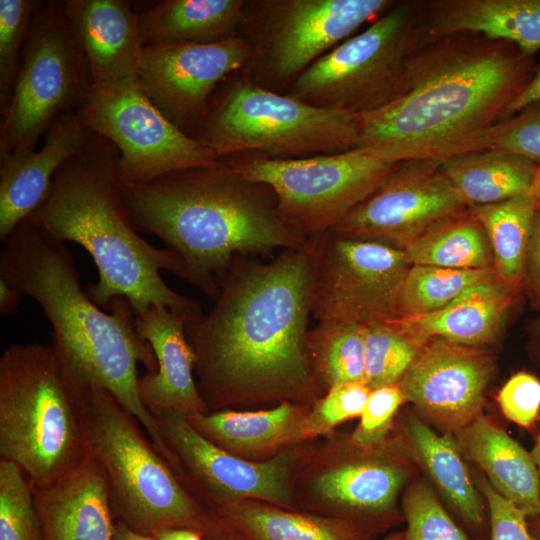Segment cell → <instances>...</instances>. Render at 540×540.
<instances>
[{
  "mask_svg": "<svg viewBox=\"0 0 540 540\" xmlns=\"http://www.w3.org/2000/svg\"><path fill=\"white\" fill-rule=\"evenodd\" d=\"M321 237L269 262L236 257L212 310L186 323L205 403L316 397L307 336Z\"/></svg>",
  "mask_w": 540,
  "mask_h": 540,
  "instance_id": "obj_1",
  "label": "cell"
},
{
  "mask_svg": "<svg viewBox=\"0 0 540 540\" xmlns=\"http://www.w3.org/2000/svg\"><path fill=\"white\" fill-rule=\"evenodd\" d=\"M535 66L534 56L516 45L475 33L419 46L395 98L358 115L359 147L394 163L488 149Z\"/></svg>",
  "mask_w": 540,
  "mask_h": 540,
  "instance_id": "obj_2",
  "label": "cell"
},
{
  "mask_svg": "<svg viewBox=\"0 0 540 540\" xmlns=\"http://www.w3.org/2000/svg\"><path fill=\"white\" fill-rule=\"evenodd\" d=\"M120 193L134 229L163 241L183 263L181 279L213 300L236 257L297 249L308 240L283 218L268 186L225 159L142 184L120 183Z\"/></svg>",
  "mask_w": 540,
  "mask_h": 540,
  "instance_id": "obj_3",
  "label": "cell"
},
{
  "mask_svg": "<svg viewBox=\"0 0 540 540\" xmlns=\"http://www.w3.org/2000/svg\"><path fill=\"white\" fill-rule=\"evenodd\" d=\"M0 278L33 298L52 327L51 345L79 383L107 390L146 431L158 452L173 464L156 419L138 395V364L154 373L157 360L139 335L126 298L104 310L81 288L78 270L65 243L24 220L3 242Z\"/></svg>",
  "mask_w": 540,
  "mask_h": 540,
  "instance_id": "obj_4",
  "label": "cell"
},
{
  "mask_svg": "<svg viewBox=\"0 0 540 540\" xmlns=\"http://www.w3.org/2000/svg\"><path fill=\"white\" fill-rule=\"evenodd\" d=\"M119 151L94 133L56 171L50 191L26 219L51 238L75 242L92 257L98 281L86 294L107 310L115 298H126L135 313L164 306L187 323L205 314L200 304L171 289L165 270L182 278L183 263L168 248L148 243L132 226L123 206L116 173Z\"/></svg>",
  "mask_w": 540,
  "mask_h": 540,
  "instance_id": "obj_5",
  "label": "cell"
},
{
  "mask_svg": "<svg viewBox=\"0 0 540 540\" xmlns=\"http://www.w3.org/2000/svg\"><path fill=\"white\" fill-rule=\"evenodd\" d=\"M87 453L79 387L54 347L10 344L0 357V459L16 463L39 488Z\"/></svg>",
  "mask_w": 540,
  "mask_h": 540,
  "instance_id": "obj_6",
  "label": "cell"
},
{
  "mask_svg": "<svg viewBox=\"0 0 540 540\" xmlns=\"http://www.w3.org/2000/svg\"><path fill=\"white\" fill-rule=\"evenodd\" d=\"M77 384L86 446L105 473L118 521L149 536L164 528L210 529V518L138 420L101 386Z\"/></svg>",
  "mask_w": 540,
  "mask_h": 540,
  "instance_id": "obj_7",
  "label": "cell"
},
{
  "mask_svg": "<svg viewBox=\"0 0 540 540\" xmlns=\"http://www.w3.org/2000/svg\"><path fill=\"white\" fill-rule=\"evenodd\" d=\"M191 137L219 159L243 153L302 158L341 153L360 144L358 115L310 105L261 87L246 75L212 97Z\"/></svg>",
  "mask_w": 540,
  "mask_h": 540,
  "instance_id": "obj_8",
  "label": "cell"
},
{
  "mask_svg": "<svg viewBox=\"0 0 540 540\" xmlns=\"http://www.w3.org/2000/svg\"><path fill=\"white\" fill-rule=\"evenodd\" d=\"M91 88L88 61L64 1H38L12 96L1 114L0 157L33 150L52 121L79 108Z\"/></svg>",
  "mask_w": 540,
  "mask_h": 540,
  "instance_id": "obj_9",
  "label": "cell"
},
{
  "mask_svg": "<svg viewBox=\"0 0 540 540\" xmlns=\"http://www.w3.org/2000/svg\"><path fill=\"white\" fill-rule=\"evenodd\" d=\"M418 41L417 0L396 1L309 66L285 94L316 107L369 113L395 98Z\"/></svg>",
  "mask_w": 540,
  "mask_h": 540,
  "instance_id": "obj_10",
  "label": "cell"
},
{
  "mask_svg": "<svg viewBox=\"0 0 540 540\" xmlns=\"http://www.w3.org/2000/svg\"><path fill=\"white\" fill-rule=\"evenodd\" d=\"M394 0L247 1L239 36L257 54L246 76L279 92L315 61L389 10ZM245 67V68H246Z\"/></svg>",
  "mask_w": 540,
  "mask_h": 540,
  "instance_id": "obj_11",
  "label": "cell"
},
{
  "mask_svg": "<svg viewBox=\"0 0 540 540\" xmlns=\"http://www.w3.org/2000/svg\"><path fill=\"white\" fill-rule=\"evenodd\" d=\"M227 161L268 186L283 218L306 239L332 230L398 164L363 147L302 158L232 156Z\"/></svg>",
  "mask_w": 540,
  "mask_h": 540,
  "instance_id": "obj_12",
  "label": "cell"
},
{
  "mask_svg": "<svg viewBox=\"0 0 540 540\" xmlns=\"http://www.w3.org/2000/svg\"><path fill=\"white\" fill-rule=\"evenodd\" d=\"M79 113L92 132L118 149L116 173L123 185L168 173L218 164L216 154L167 120L137 79L92 85Z\"/></svg>",
  "mask_w": 540,
  "mask_h": 540,
  "instance_id": "obj_13",
  "label": "cell"
},
{
  "mask_svg": "<svg viewBox=\"0 0 540 540\" xmlns=\"http://www.w3.org/2000/svg\"><path fill=\"white\" fill-rule=\"evenodd\" d=\"M411 266L404 250L334 231L321 237L311 317L370 325L398 319V299Z\"/></svg>",
  "mask_w": 540,
  "mask_h": 540,
  "instance_id": "obj_14",
  "label": "cell"
},
{
  "mask_svg": "<svg viewBox=\"0 0 540 540\" xmlns=\"http://www.w3.org/2000/svg\"><path fill=\"white\" fill-rule=\"evenodd\" d=\"M469 207L438 160L400 162L379 187L330 231L404 249Z\"/></svg>",
  "mask_w": 540,
  "mask_h": 540,
  "instance_id": "obj_15",
  "label": "cell"
},
{
  "mask_svg": "<svg viewBox=\"0 0 540 540\" xmlns=\"http://www.w3.org/2000/svg\"><path fill=\"white\" fill-rule=\"evenodd\" d=\"M256 54L255 46L241 36L211 44L145 46L137 81L160 113L191 136L220 82L244 69Z\"/></svg>",
  "mask_w": 540,
  "mask_h": 540,
  "instance_id": "obj_16",
  "label": "cell"
},
{
  "mask_svg": "<svg viewBox=\"0 0 540 540\" xmlns=\"http://www.w3.org/2000/svg\"><path fill=\"white\" fill-rule=\"evenodd\" d=\"M494 372L485 347L429 339L398 386L420 418L453 434L482 414Z\"/></svg>",
  "mask_w": 540,
  "mask_h": 540,
  "instance_id": "obj_17",
  "label": "cell"
},
{
  "mask_svg": "<svg viewBox=\"0 0 540 540\" xmlns=\"http://www.w3.org/2000/svg\"><path fill=\"white\" fill-rule=\"evenodd\" d=\"M155 419L176 460L219 506L249 499L290 504L293 455L281 453L264 462L247 461L213 444L176 411L164 412Z\"/></svg>",
  "mask_w": 540,
  "mask_h": 540,
  "instance_id": "obj_18",
  "label": "cell"
},
{
  "mask_svg": "<svg viewBox=\"0 0 540 540\" xmlns=\"http://www.w3.org/2000/svg\"><path fill=\"white\" fill-rule=\"evenodd\" d=\"M79 108L59 114L35 151L0 157V239L2 243L47 197L59 167L94 135Z\"/></svg>",
  "mask_w": 540,
  "mask_h": 540,
  "instance_id": "obj_19",
  "label": "cell"
},
{
  "mask_svg": "<svg viewBox=\"0 0 540 540\" xmlns=\"http://www.w3.org/2000/svg\"><path fill=\"white\" fill-rule=\"evenodd\" d=\"M186 323V318L164 306L135 313L136 329L157 360L156 371L138 379L139 398L154 418L168 411L184 417L207 412L193 378L195 355L186 338Z\"/></svg>",
  "mask_w": 540,
  "mask_h": 540,
  "instance_id": "obj_20",
  "label": "cell"
},
{
  "mask_svg": "<svg viewBox=\"0 0 540 540\" xmlns=\"http://www.w3.org/2000/svg\"><path fill=\"white\" fill-rule=\"evenodd\" d=\"M32 489L42 540H113L116 522L109 486L89 451L69 473Z\"/></svg>",
  "mask_w": 540,
  "mask_h": 540,
  "instance_id": "obj_21",
  "label": "cell"
},
{
  "mask_svg": "<svg viewBox=\"0 0 540 540\" xmlns=\"http://www.w3.org/2000/svg\"><path fill=\"white\" fill-rule=\"evenodd\" d=\"M124 0H65L64 9L88 61L92 85L136 80L144 45L138 14Z\"/></svg>",
  "mask_w": 540,
  "mask_h": 540,
  "instance_id": "obj_22",
  "label": "cell"
},
{
  "mask_svg": "<svg viewBox=\"0 0 540 540\" xmlns=\"http://www.w3.org/2000/svg\"><path fill=\"white\" fill-rule=\"evenodd\" d=\"M422 46L455 33L502 40L534 56L540 50V0H417Z\"/></svg>",
  "mask_w": 540,
  "mask_h": 540,
  "instance_id": "obj_23",
  "label": "cell"
},
{
  "mask_svg": "<svg viewBox=\"0 0 540 540\" xmlns=\"http://www.w3.org/2000/svg\"><path fill=\"white\" fill-rule=\"evenodd\" d=\"M452 436L502 497L527 517L540 516V477L530 452L483 414Z\"/></svg>",
  "mask_w": 540,
  "mask_h": 540,
  "instance_id": "obj_24",
  "label": "cell"
},
{
  "mask_svg": "<svg viewBox=\"0 0 540 540\" xmlns=\"http://www.w3.org/2000/svg\"><path fill=\"white\" fill-rule=\"evenodd\" d=\"M410 469L402 458L374 455L320 473L313 490L324 502L354 516L393 521L398 495Z\"/></svg>",
  "mask_w": 540,
  "mask_h": 540,
  "instance_id": "obj_25",
  "label": "cell"
},
{
  "mask_svg": "<svg viewBox=\"0 0 540 540\" xmlns=\"http://www.w3.org/2000/svg\"><path fill=\"white\" fill-rule=\"evenodd\" d=\"M514 292L495 276L468 288L437 312L390 323L423 340L485 347L499 335Z\"/></svg>",
  "mask_w": 540,
  "mask_h": 540,
  "instance_id": "obj_26",
  "label": "cell"
},
{
  "mask_svg": "<svg viewBox=\"0 0 540 540\" xmlns=\"http://www.w3.org/2000/svg\"><path fill=\"white\" fill-rule=\"evenodd\" d=\"M247 0H162L137 10L145 46L211 44L239 36Z\"/></svg>",
  "mask_w": 540,
  "mask_h": 540,
  "instance_id": "obj_27",
  "label": "cell"
},
{
  "mask_svg": "<svg viewBox=\"0 0 540 540\" xmlns=\"http://www.w3.org/2000/svg\"><path fill=\"white\" fill-rule=\"evenodd\" d=\"M402 446L464 523L480 530L484 505L452 434H438L418 415L409 414L403 424Z\"/></svg>",
  "mask_w": 540,
  "mask_h": 540,
  "instance_id": "obj_28",
  "label": "cell"
},
{
  "mask_svg": "<svg viewBox=\"0 0 540 540\" xmlns=\"http://www.w3.org/2000/svg\"><path fill=\"white\" fill-rule=\"evenodd\" d=\"M308 414L289 401L256 412L217 411L185 417L206 439L240 456L271 452L305 437Z\"/></svg>",
  "mask_w": 540,
  "mask_h": 540,
  "instance_id": "obj_29",
  "label": "cell"
},
{
  "mask_svg": "<svg viewBox=\"0 0 540 540\" xmlns=\"http://www.w3.org/2000/svg\"><path fill=\"white\" fill-rule=\"evenodd\" d=\"M440 169L469 207L499 203L531 194L538 164L493 148L438 160Z\"/></svg>",
  "mask_w": 540,
  "mask_h": 540,
  "instance_id": "obj_30",
  "label": "cell"
},
{
  "mask_svg": "<svg viewBox=\"0 0 540 540\" xmlns=\"http://www.w3.org/2000/svg\"><path fill=\"white\" fill-rule=\"evenodd\" d=\"M217 520L239 540H369L367 528L347 519L295 513L239 500L219 506Z\"/></svg>",
  "mask_w": 540,
  "mask_h": 540,
  "instance_id": "obj_31",
  "label": "cell"
},
{
  "mask_svg": "<svg viewBox=\"0 0 540 540\" xmlns=\"http://www.w3.org/2000/svg\"><path fill=\"white\" fill-rule=\"evenodd\" d=\"M538 207L536 198L527 194L470 208L487 235L497 278L513 291L524 279Z\"/></svg>",
  "mask_w": 540,
  "mask_h": 540,
  "instance_id": "obj_32",
  "label": "cell"
},
{
  "mask_svg": "<svg viewBox=\"0 0 540 540\" xmlns=\"http://www.w3.org/2000/svg\"><path fill=\"white\" fill-rule=\"evenodd\" d=\"M403 250L411 265L450 269L493 267L487 235L470 208L434 227Z\"/></svg>",
  "mask_w": 540,
  "mask_h": 540,
  "instance_id": "obj_33",
  "label": "cell"
},
{
  "mask_svg": "<svg viewBox=\"0 0 540 540\" xmlns=\"http://www.w3.org/2000/svg\"><path fill=\"white\" fill-rule=\"evenodd\" d=\"M365 328L356 323L318 322L309 330L307 351L316 382L328 389L343 382H364Z\"/></svg>",
  "mask_w": 540,
  "mask_h": 540,
  "instance_id": "obj_34",
  "label": "cell"
},
{
  "mask_svg": "<svg viewBox=\"0 0 540 540\" xmlns=\"http://www.w3.org/2000/svg\"><path fill=\"white\" fill-rule=\"evenodd\" d=\"M495 276L493 267L450 269L411 265L400 289L398 316L414 317L437 312L468 288Z\"/></svg>",
  "mask_w": 540,
  "mask_h": 540,
  "instance_id": "obj_35",
  "label": "cell"
},
{
  "mask_svg": "<svg viewBox=\"0 0 540 540\" xmlns=\"http://www.w3.org/2000/svg\"><path fill=\"white\" fill-rule=\"evenodd\" d=\"M427 341L390 322L367 325L364 383L370 390L398 385Z\"/></svg>",
  "mask_w": 540,
  "mask_h": 540,
  "instance_id": "obj_36",
  "label": "cell"
},
{
  "mask_svg": "<svg viewBox=\"0 0 540 540\" xmlns=\"http://www.w3.org/2000/svg\"><path fill=\"white\" fill-rule=\"evenodd\" d=\"M0 540H42L32 486L6 459H0Z\"/></svg>",
  "mask_w": 540,
  "mask_h": 540,
  "instance_id": "obj_37",
  "label": "cell"
},
{
  "mask_svg": "<svg viewBox=\"0 0 540 540\" xmlns=\"http://www.w3.org/2000/svg\"><path fill=\"white\" fill-rule=\"evenodd\" d=\"M402 509L407 528L401 540H469L425 481L408 487Z\"/></svg>",
  "mask_w": 540,
  "mask_h": 540,
  "instance_id": "obj_38",
  "label": "cell"
},
{
  "mask_svg": "<svg viewBox=\"0 0 540 540\" xmlns=\"http://www.w3.org/2000/svg\"><path fill=\"white\" fill-rule=\"evenodd\" d=\"M37 4L34 0H0V115L10 102Z\"/></svg>",
  "mask_w": 540,
  "mask_h": 540,
  "instance_id": "obj_39",
  "label": "cell"
},
{
  "mask_svg": "<svg viewBox=\"0 0 540 540\" xmlns=\"http://www.w3.org/2000/svg\"><path fill=\"white\" fill-rule=\"evenodd\" d=\"M370 388L361 381L343 382L331 386L327 394L316 400L308 413L305 437L328 434L340 423L361 416Z\"/></svg>",
  "mask_w": 540,
  "mask_h": 540,
  "instance_id": "obj_40",
  "label": "cell"
},
{
  "mask_svg": "<svg viewBox=\"0 0 540 540\" xmlns=\"http://www.w3.org/2000/svg\"><path fill=\"white\" fill-rule=\"evenodd\" d=\"M406 402L398 385L383 386L370 391L359 425L352 435L353 443L362 449L381 445L393 419Z\"/></svg>",
  "mask_w": 540,
  "mask_h": 540,
  "instance_id": "obj_41",
  "label": "cell"
},
{
  "mask_svg": "<svg viewBox=\"0 0 540 540\" xmlns=\"http://www.w3.org/2000/svg\"><path fill=\"white\" fill-rule=\"evenodd\" d=\"M488 148L519 154L540 165V101L500 122L491 134Z\"/></svg>",
  "mask_w": 540,
  "mask_h": 540,
  "instance_id": "obj_42",
  "label": "cell"
},
{
  "mask_svg": "<svg viewBox=\"0 0 540 540\" xmlns=\"http://www.w3.org/2000/svg\"><path fill=\"white\" fill-rule=\"evenodd\" d=\"M497 401L508 420L530 428L540 415V380L530 373L518 372L502 386Z\"/></svg>",
  "mask_w": 540,
  "mask_h": 540,
  "instance_id": "obj_43",
  "label": "cell"
},
{
  "mask_svg": "<svg viewBox=\"0 0 540 540\" xmlns=\"http://www.w3.org/2000/svg\"><path fill=\"white\" fill-rule=\"evenodd\" d=\"M477 484L488 503L490 540H533L527 516L502 497L483 476Z\"/></svg>",
  "mask_w": 540,
  "mask_h": 540,
  "instance_id": "obj_44",
  "label": "cell"
},
{
  "mask_svg": "<svg viewBox=\"0 0 540 540\" xmlns=\"http://www.w3.org/2000/svg\"><path fill=\"white\" fill-rule=\"evenodd\" d=\"M524 279L532 300L540 304V206L535 216L529 242Z\"/></svg>",
  "mask_w": 540,
  "mask_h": 540,
  "instance_id": "obj_45",
  "label": "cell"
},
{
  "mask_svg": "<svg viewBox=\"0 0 540 540\" xmlns=\"http://www.w3.org/2000/svg\"><path fill=\"white\" fill-rule=\"evenodd\" d=\"M536 101H540V61L536 63L534 73L526 87L509 106L508 118Z\"/></svg>",
  "mask_w": 540,
  "mask_h": 540,
  "instance_id": "obj_46",
  "label": "cell"
},
{
  "mask_svg": "<svg viewBox=\"0 0 540 540\" xmlns=\"http://www.w3.org/2000/svg\"><path fill=\"white\" fill-rule=\"evenodd\" d=\"M24 295L16 288L0 278V313L8 314L15 311Z\"/></svg>",
  "mask_w": 540,
  "mask_h": 540,
  "instance_id": "obj_47",
  "label": "cell"
},
{
  "mask_svg": "<svg viewBox=\"0 0 540 540\" xmlns=\"http://www.w3.org/2000/svg\"><path fill=\"white\" fill-rule=\"evenodd\" d=\"M156 540H202L200 533L188 528H164L151 535Z\"/></svg>",
  "mask_w": 540,
  "mask_h": 540,
  "instance_id": "obj_48",
  "label": "cell"
},
{
  "mask_svg": "<svg viewBox=\"0 0 540 540\" xmlns=\"http://www.w3.org/2000/svg\"><path fill=\"white\" fill-rule=\"evenodd\" d=\"M113 540H156L149 535H143L130 529L127 525L117 521L115 524Z\"/></svg>",
  "mask_w": 540,
  "mask_h": 540,
  "instance_id": "obj_49",
  "label": "cell"
},
{
  "mask_svg": "<svg viewBox=\"0 0 540 540\" xmlns=\"http://www.w3.org/2000/svg\"><path fill=\"white\" fill-rule=\"evenodd\" d=\"M530 453L536 464L540 477V434L536 437L534 446Z\"/></svg>",
  "mask_w": 540,
  "mask_h": 540,
  "instance_id": "obj_50",
  "label": "cell"
},
{
  "mask_svg": "<svg viewBox=\"0 0 540 540\" xmlns=\"http://www.w3.org/2000/svg\"><path fill=\"white\" fill-rule=\"evenodd\" d=\"M531 194L536 198L540 206V165H538Z\"/></svg>",
  "mask_w": 540,
  "mask_h": 540,
  "instance_id": "obj_51",
  "label": "cell"
},
{
  "mask_svg": "<svg viewBox=\"0 0 540 540\" xmlns=\"http://www.w3.org/2000/svg\"><path fill=\"white\" fill-rule=\"evenodd\" d=\"M529 531L533 540H540V518H537L530 523Z\"/></svg>",
  "mask_w": 540,
  "mask_h": 540,
  "instance_id": "obj_52",
  "label": "cell"
},
{
  "mask_svg": "<svg viewBox=\"0 0 540 540\" xmlns=\"http://www.w3.org/2000/svg\"><path fill=\"white\" fill-rule=\"evenodd\" d=\"M403 537V531L394 532L388 535L384 540H401Z\"/></svg>",
  "mask_w": 540,
  "mask_h": 540,
  "instance_id": "obj_53",
  "label": "cell"
},
{
  "mask_svg": "<svg viewBox=\"0 0 540 540\" xmlns=\"http://www.w3.org/2000/svg\"><path fill=\"white\" fill-rule=\"evenodd\" d=\"M537 422H538V423H539V425H540V415H539V418H538V421H537Z\"/></svg>",
  "mask_w": 540,
  "mask_h": 540,
  "instance_id": "obj_54",
  "label": "cell"
}]
</instances>
